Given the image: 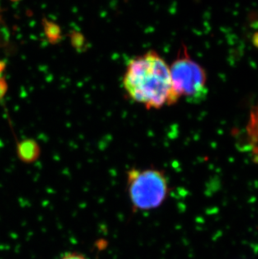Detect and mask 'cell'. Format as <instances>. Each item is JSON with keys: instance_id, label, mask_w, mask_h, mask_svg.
<instances>
[{"instance_id": "1", "label": "cell", "mask_w": 258, "mask_h": 259, "mask_svg": "<svg viewBox=\"0 0 258 259\" xmlns=\"http://www.w3.org/2000/svg\"><path fill=\"white\" fill-rule=\"evenodd\" d=\"M123 87L129 98L148 109L173 105L180 99L174 91L169 66L155 52L129 61Z\"/></svg>"}, {"instance_id": "5", "label": "cell", "mask_w": 258, "mask_h": 259, "mask_svg": "<svg viewBox=\"0 0 258 259\" xmlns=\"http://www.w3.org/2000/svg\"><path fill=\"white\" fill-rule=\"evenodd\" d=\"M45 28H46L47 37L49 39L55 42L58 40L61 33H60V28L57 25H55L51 22H47V25L45 26Z\"/></svg>"}, {"instance_id": "4", "label": "cell", "mask_w": 258, "mask_h": 259, "mask_svg": "<svg viewBox=\"0 0 258 259\" xmlns=\"http://www.w3.org/2000/svg\"><path fill=\"white\" fill-rule=\"evenodd\" d=\"M18 155L22 161L31 163L38 159L40 149L34 140H25L18 144Z\"/></svg>"}, {"instance_id": "6", "label": "cell", "mask_w": 258, "mask_h": 259, "mask_svg": "<svg viewBox=\"0 0 258 259\" xmlns=\"http://www.w3.org/2000/svg\"><path fill=\"white\" fill-rule=\"evenodd\" d=\"M61 259H88L84 255L76 253V252H70L67 254L64 255Z\"/></svg>"}, {"instance_id": "2", "label": "cell", "mask_w": 258, "mask_h": 259, "mask_svg": "<svg viewBox=\"0 0 258 259\" xmlns=\"http://www.w3.org/2000/svg\"><path fill=\"white\" fill-rule=\"evenodd\" d=\"M127 186L134 210L159 207L168 196V181L164 174L158 169H132L127 173Z\"/></svg>"}, {"instance_id": "3", "label": "cell", "mask_w": 258, "mask_h": 259, "mask_svg": "<svg viewBox=\"0 0 258 259\" xmlns=\"http://www.w3.org/2000/svg\"><path fill=\"white\" fill-rule=\"evenodd\" d=\"M174 91L179 98L200 100L206 93L207 76L200 64L190 57L185 46L169 66Z\"/></svg>"}, {"instance_id": "7", "label": "cell", "mask_w": 258, "mask_h": 259, "mask_svg": "<svg viewBox=\"0 0 258 259\" xmlns=\"http://www.w3.org/2000/svg\"><path fill=\"white\" fill-rule=\"evenodd\" d=\"M8 86L5 79L0 78V99L4 98L5 93L7 92Z\"/></svg>"}]
</instances>
